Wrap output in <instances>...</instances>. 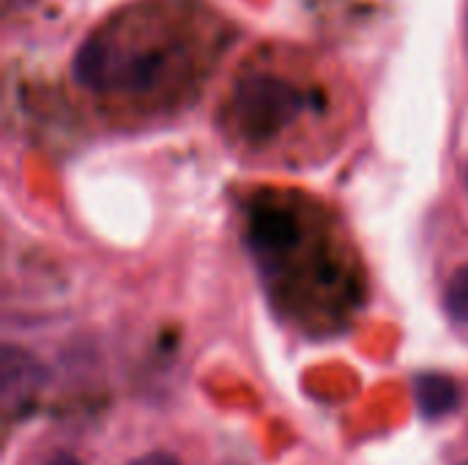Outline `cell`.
<instances>
[{"label":"cell","instance_id":"1","mask_svg":"<svg viewBox=\"0 0 468 465\" xmlns=\"http://www.w3.org/2000/svg\"><path fill=\"white\" fill-rule=\"evenodd\" d=\"M230 41L228 22L197 0H140L85 36L74 79L93 96L148 99L206 74Z\"/></svg>","mask_w":468,"mask_h":465},{"label":"cell","instance_id":"2","mask_svg":"<svg viewBox=\"0 0 468 465\" xmlns=\"http://www.w3.org/2000/svg\"><path fill=\"white\" fill-rule=\"evenodd\" d=\"M324 104L318 85H310L277 63H250L230 93V123L250 143H269L291 129L310 110Z\"/></svg>","mask_w":468,"mask_h":465},{"label":"cell","instance_id":"3","mask_svg":"<svg viewBox=\"0 0 468 465\" xmlns=\"http://www.w3.org/2000/svg\"><path fill=\"white\" fill-rule=\"evenodd\" d=\"M252 241L263 255H285L299 241V225L280 206H263L252 219Z\"/></svg>","mask_w":468,"mask_h":465},{"label":"cell","instance_id":"4","mask_svg":"<svg viewBox=\"0 0 468 465\" xmlns=\"http://www.w3.org/2000/svg\"><path fill=\"white\" fill-rule=\"evenodd\" d=\"M414 400H417V408L422 411V417L441 419L458 408L461 389L447 375L425 373V375H417V381H414Z\"/></svg>","mask_w":468,"mask_h":465},{"label":"cell","instance_id":"5","mask_svg":"<svg viewBox=\"0 0 468 465\" xmlns=\"http://www.w3.org/2000/svg\"><path fill=\"white\" fill-rule=\"evenodd\" d=\"M16 362H19V370H14V365L3 359V392L5 395L14 389V384H19L22 389H30L33 384L41 381V370H38V365L27 354L16 351Z\"/></svg>","mask_w":468,"mask_h":465},{"label":"cell","instance_id":"6","mask_svg":"<svg viewBox=\"0 0 468 465\" xmlns=\"http://www.w3.org/2000/svg\"><path fill=\"white\" fill-rule=\"evenodd\" d=\"M444 304H447V312L466 323L468 326V266L458 269L447 285V293H444Z\"/></svg>","mask_w":468,"mask_h":465},{"label":"cell","instance_id":"7","mask_svg":"<svg viewBox=\"0 0 468 465\" xmlns=\"http://www.w3.org/2000/svg\"><path fill=\"white\" fill-rule=\"evenodd\" d=\"M132 465H181L178 458H173L170 452H148L143 458H137Z\"/></svg>","mask_w":468,"mask_h":465},{"label":"cell","instance_id":"8","mask_svg":"<svg viewBox=\"0 0 468 465\" xmlns=\"http://www.w3.org/2000/svg\"><path fill=\"white\" fill-rule=\"evenodd\" d=\"M47 465H82L77 458H71V455H58V458H52Z\"/></svg>","mask_w":468,"mask_h":465}]
</instances>
